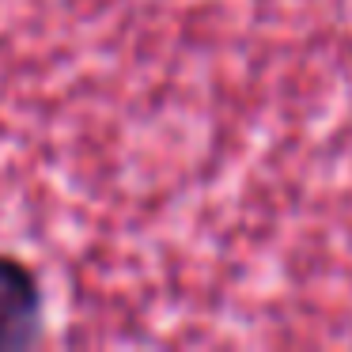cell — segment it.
<instances>
[{
	"label": "cell",
	"instance_id": "6da1fadb",
	"mask_svg": "<svg viewBox=\"0 0 352 352\" xmlns=\"http://www.w3.org/2000/svg\"><path fill=\"white\" fill-rule=\"evenodd\" d=\"M42 322H46V296L38 273L23 258L0 250V352L38 344Z\"/></svg>",
	"mask_w": 352,
	"mask_h": 352
}]
</instances>
